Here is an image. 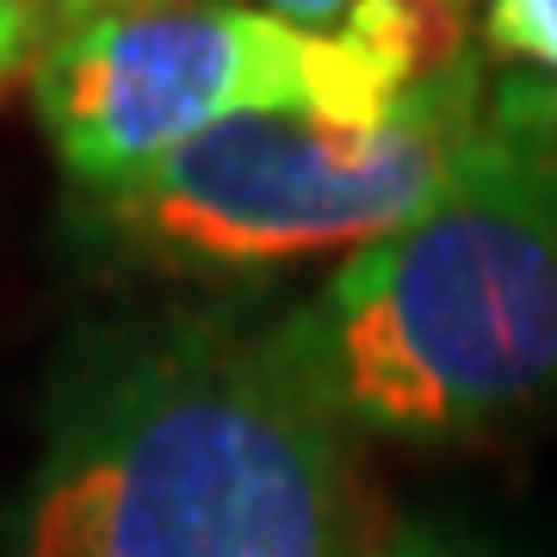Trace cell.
I'll return each mask as SVG.
<instances>
[{
    "instance_id": "cell-2",
    "label": "cell",
    "mask_w": 557,
    "mask_h": 557,
    "mask_svg": "<svg viewBox=\"0 0 557 557\" xmlns=\"http://www.w3.org/2000/svg\"><path fill=\"white\" fill-rule=\"evenodd\" d=\"M273 347L347 434L458 440L557 403L552 81H496L471 168L285 310Z\"/></svg>"
},
{
    "instance_id": "cell-7",
    "label": "cell",
    "mask_w": 557,
    "mask_h": 557,
    "mask_svg": "<svg viewBox=\"0 0 557 557\" xmlns=\"http://www.w3.org/2000/svg\"><path fill=\"white\" fill-rule=\"evenodd\" d=\"M260 13H273V20H292L304 25V32H335V25H347L366 7V0H255Z\"/></svg>"
},
{
    "instance_id": "cell-4",
    "label": "cell",
    "mask_w": 557,
    "mask_h": 557,
    "mask_svg": "<svg viewBox=\"0 0 557 557\" xmlns=\"http://www.w3.org/2000/svg\"><path fill=\"white\" fill-rule=\"evenodd\" d=\"M496 124L483 50L434 69L384 124L242 112L131 186L81 193L87 230L131 267L255 278L397 236L453 186Z\"/></svg>"
},
{
    "instance_id": "cell-6",
    "label": "cell",
    "mask_w": 557,
    "mask_h": 557,
    "mask_svg": "<svg viewBox=\"0 0 557 557\" xmlns=\"http://www.w3.org/2000/svg\"><path fill=\"white\" fill-rule=\"evenodd\" d=\"M44 44H50V13H44V0H0V94H7L25 69H38Z\"/></svg>"
},
{
    "instance_id": "cell-9",
    "label": "cell",
    "mask_w": 557,
    "mask_h": 557,
    "mask_svg": "<svg viewBox=\"0 0 557 557\" xmlns=\"http://www.w3.org/2000/svg\"><path fill=\"white\" fill-rule=\"evenodd\" d=\"M379 557H458L453 545H440L434 533H403V539H391Z\"/></svg>"
},
{
    "instance_id": "cell-8",
    "label": "cell",
    "mask_w": 557,
    "mask_h": 557,
    "mask_svg": "<svg viewBox=\"0 0 557 557\" xmlns=\"http://www.w3.org/2000/svg\"><path fill=\"white\" fill-rule=\"evenodd\" d=\"M112 7H143V0H44V13H50V32H57V25L87 20V13H112Z\"/></svg>"
},
{
    "instance_id": "cell-1",
    "label": "cell",
    "mask_w": 557,
    "mask_h": 557,
    "mask_svg": "<svg viewBox=\"0 0 557 557\" xmlns=\"http://www.w3.org/2000/svg\"><path fill=\"white\" fill-rule=\"evenodd\" d=\"M0 557H359L354 434L273 322L131 310L50 366Z\"/></svg>"
},
{
    "instance_id": "cell-3",
    "label": "cell",
    "mask_w": 557,
    "mask_h": 557,
    "mask_svg": "<svg viewBox=\"0 0 557 557\" xmlns=\"http://www.w3.org/2000/svg\"><path fill=\"white\" fill-rule=\"evenodd\" d=\"M465 50V0H366L335 32L230 0H143L57 25L32 100L62 174L112 193L242 112L384 124Z\"/></svg>"
},
{
    "instance_id": "cell-5",
    "label": "cell",
    "mask_w": 557,
    "mask_h": 557,
    "mask_svg": "<svg viewBox=\"0 0 557 557\" xmlns=\"http://www.w3.org/2000/svg\"><path fill=\"white\" fill-rule=\"evenodd\" d=\"M483 57L520 62L557 87V0H490L483 7Z\"/></svg>"
}]
</instances>
